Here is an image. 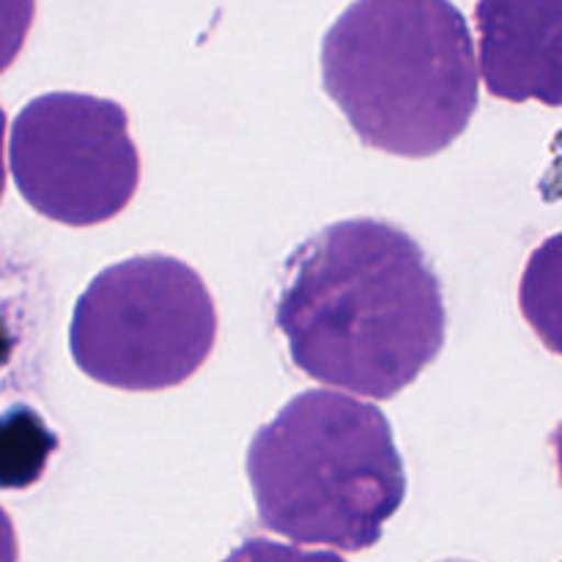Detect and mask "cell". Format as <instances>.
I'll return each instance as SVG.
<instances>
[{
	"mask_svg": "<svg viewBox=\"0 0 562 562\" xmlns=\"http://www.w3.org/2000/svg\"><path fill=\"white\" fill-rule=\"evenodd\" d=\"M324 91L366 146L434 157L477 108L470 27L450 0H357L322 47Z\"/></svg>",
	"mask_w": 562,
	"mask_h": 562,
	"instance_id": "cell-2",
	"label": "cell"
},
{
	"mask_svg": "<svg viewBox=\"0 0 562 562\" xmlns=\"http://www.w3.org/2000/svg\"><path fill=\"white\" fill-rule=\"evenodd\" d=\"M552 445L554 453H558V467H560V481H562V426H558V431L552 434Z\"/></svg>",
	"mask_w": 562,
	"mask_h": 562,
	"instance_id": "cell-14",
	"label": "cell"
},
{
	"mask_svg": "<svg viewBox=\"0 0 562 562\" xmlns=\"http://www.w3.org/2000/svg\"><path fill=\"white\" fill-rule=\"evenodd\" d=\"M519 305L547 349L562 357V234L530 256L521 274Z\"/></svg>",
	"mask_w": 562,
	"mask_h": 562,
	"instance_id": "cell-8",
	"label": "cell"
},
{
	"mask_svg": "<svg viewBox=\"0 0 562 562\" xmlns=\"http://www.w3.org/2000/svg\"><path fill=\"white\" fill-rule=\"evenodd\" d=\"M11 355H14V333H11L9 322L0 313V368L11 360Z\"/></svg>",
	"mask_w": 562,
	"mask_h": 562,
	"instance_id": "cell-12",
	"label": "cell"
},
{
	"mask_svg": "<svg viewBox=\"0 0 562 562\" xmlns=\"http://www.w3.org/2000/svg\"><path fill=\"white\" fill-rule=\"evenodd\" d=\"M278 327L300 371L387 401L445 344V300L420 245L382 220H344L291 256Z\"/></svg>",
	"mask_w": 562,
	"mask_h": 562,
	"instance_id": "cell-1",
	"label": "cell"
},
{
	"mask_svg": "<svg viewBox=\"0 0 562 562\" xmlns=\"http://www.w3.org/2000/svg\"><path fill=\"white\" fill-rule=\"evenodd\" d=\"M3 140H5V115H3V108H0V198H3V190H5V162H3Z\"/></svg>",
	"mask_w": 562,
	"mask_h": 562,
	"instance_id": "cell-13",
	"label": "cell"
},
{
	"mask_svg": "<svg viewBox=\"0 0 562 562\" xmlns=\"http://www.w3.org/2000/svg\"><path fill=\"white\" fill-rule=\"evenodd\" d=\"M58 450V437L31 406L0 415V488H27L38 483Z\"/></svg>",
	"mask_w": 562,
	"mask_h": 562,
	"instance_id": "cell-7",
	"label": "cell"
},
{
	"mask_svg": "<svg viewBox=\"0 0 562 562\" xmlns=\"http://www.w3.org/2000/svg\"><path fill=\"white\" fill-rule=\"evenodd\" d=\"M33 14H36V0H0V75L25 47Z\"/></svg>",
	"mask_w": 562,
	"mask_h": 562,
	"instance_id": "cell-9",
	"label": "cell"
},
{
	"mask_svg": "<svg viewBox=\"0 0 562 562\" xmlns=\"http://www.w3.org/2000/svg\"><path fill=\"white\" fill-rule=\"evenodd\" d=\"M217 307L201 274L170 256H135L91 280L75 305L71 357L108 387L168 390L209 360Z\"/></svg>",
	"mask_w": 562,
	"mask_h": 562,
	"instance_id": "cell-4",
	"label": "cell"
},
{
	"mask_svg": "<svg viewBox=\"0 0 562 562\" xmlns=\"http://www.w3.org/2000/svg\"><path fill=\"white\" fill-rule=\"evenodd\" d=\"M20 560V552H16V536L14 525L5 516V510L0 508V562H16Z\"/></svg>",
	"mask_w": 562,
	"mask_h": 562,
	"instance_id": "cell-11",
	"label": "cell"
},
{
	"mask_svg": "<svg viewBox=\"0 0 562 562\" xmlns=\"http://www.w3.org/2000/svg\"><path fill=\"white\" fill-rule=\"evenodd\" d=\"M475 22L488 93L562 108V0H477Z\"/></svg>",
	"mask_w": 562,
	"mask_h": 562,
	"instance_id": "cell-6",
	"label": "cell"
},
{
	"mask_svg": "<svg viewBox=\"0 0 562 562\" xmlns=\"http://www.w3.org/2000/svg\"><path fill=\"white\" fill-rule=\"evenodd\" d=\"M223 562H346L333 552H307L300 547L269 541V538H247Z\"/></svg>",
	"mask_w": 562,
	"mask_h": 562,
	"instance_id": "cell-10",
	"label": "cell"
},
{
	"mask_svg": "<svg viewBox=\"0 0 562 562\" xmlns=\"http://www.w3.org/2000/svg\"><path fill=\"white\" fill-rule=\"evenodd\" d=\"M11 173L22 198L55 223L88 228L119 217L140 181L124 108L91 93H44L11 126Z\"/></svg>",
	"mask_w": 562,
	"mask_h": 562,
	"instance_id": "cell-5",
	"label": "cell"
},
{
	"mask_svg": "<svg viewBox=\"0 0 562 562\" xmlns=\"http://www.w3.org/2000/svg\"><path fill=\"white\" fill-rule=\"evenodd\" d=\"M247 477L267 530L344 552L376 547L406 497L387 417L333 390L296 395L252 437Z\"/></svg>",
	"mask_w": 562,
	"mask_h": 562,
	"instance_id": "cell-3",
	"label": "cell"
}]
</instances>
